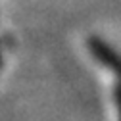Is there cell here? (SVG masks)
Listing matches in <instances>:
<instances>
[{"label": "cell", "instance_id": "1", "mask_svg": "<svg viewBox=\"0 0 121 121\" xmlns=\"http://www.w3.org/2000/svg\"><path fill=\"white\" fill-rule=\"evenodd\" d=\"M92 52L96 54V58H100L102 62L106 64V65H110V67H121V62H119V58L117 56H113V52L106 46L104 42H98V40H92Z\"/></svg>", "mask_w": 121, "mask_h": 121}]
</instances>
